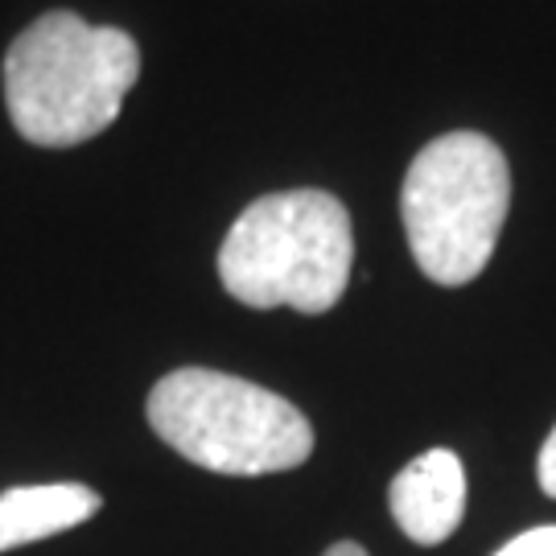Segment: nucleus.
<instances>
[{
    "mask_svg": "<svg viewBox=\"0 0 556 556\" xmlns=\"http://www.w3.org/2000/svg\"><path fill=\"white\" fill-rule=\"evenodd\" d=\"M536 478H540V491H544L548 498H556V429L548 433V441H544V450H540Z\"/></svg>",
    "mask_w": 556,
    "mask_h": 556,
    "instance_id": "6e6552de",
    "label": "nucleus"
},
{
    "mask_svg": "<svg viewBox=\"0 0 556 556\" xmlns=\"http://www.w3.org/2000/svg\"><path fill=\"white\" fill-rule=\"evenodd\" d=\"M388 507L400 532L433 548L457 532L466 516V470L454 450H429L413 457L388 486Z\"/></svg>",
    "mask_w": 556,
    "mask_h": 556,
    "instance_id": "39448f33",
    "label": "nucleus"
},
{
    "mask_svg": "<svg viewBox=\"0 0 556 556\" xmlns=\"http://www.w3.org/2000/svg\"><path fill=\"white\" fill-rule=\"evenodd\" d=\"M355 260L346 206L326 190H285L256 199L223 239L219 280L252 309L289 305L298 314L334 309Z\"/></svg>",
    "mask_w": 556,
    "mask_h": 556,
    "instance_id": "f03ea898",
    "label": "nucleus"
},
{
    "mask_svg": "<svg viewBox=\"0 0 556 556\" xmlns=\"http://www.w3.org/2000/svg\"><path fill=\"white\" fill-rule=\"evenodd\" d=\"M495 556H556V523H544V528H532L516 536L511 544H503Z\"/></svg>",
    "mask_w": 556,
    "mask_h": 556,
    "instance_id": "0eeeda50",
    "label": "nucleus"
},
{
    "mask_svg": "<svg viewBox=\"0 0 556 556\" xmlns=\"http://www.w3.org/2000/svg\"><path fill=\"white\" fill-rule=\"evenodd\" d=\"M326 556H367V553H363L358 544H351V540H342V544H330V548H326Z\"/></svg>",
    "mask_w": 556,
    "mask_h": 556,
    "instance_id": "1a4fd4ad",
    "label": "nucleus"
},
{
    "mask_svg": "<svg viewBox=\"0 0 556 556\" xmlns=\"http://www.w3.org/2000/svg\"><path fill=\"white\" fill-rule=\"evenodd\" d=\"M137 79L140 46L124 29L54 9L9 46L4 108L29 144L71 149L116 124Z\"/></svg>",
    "mask_w": 556,
    "mask_h": 556,
    "instance_id": "f257e3e1",
    "label": "nucleus"
},
{
    "mask_svg": "<svg viewBox=\"0 0 556 556\" xmlns=\"http://www.w3.org/2000/svg\"><path fill=\"white\" fill-rule=\"evenodd\" d=\"M511 211V169L491 137L450 132L420 149L400 194L404 236L420 273L438 285H470L491 264Z\"/></svg>",
    "mask_w": 556,
    "mask_h": 556,
    "instance_id": "20e7f679",
    "label": "nucleus"
},
{
    "mask_svg": "<svg viewBox=\"0 0 556 556\" xmlns=\"http://www.w3.org/2000/svg\"><path fill=\"white\" fill-rule=\"evenodd\" d=\"M144 413L169 450L215 475H277L314 454V425L301 408L211 367L169 371L149 392Z\"/></svg>",
    "mask_w": 556,
    "mask_h": 556,
    "instance_id": "7ed1b4c3",
    "label": "nucleus"
},
{
    "mask_svg": "<svg viewBox=\"0 0 556 556\" xmlns=\"http://www.w3.org/2000/svg\"><path fill=\"white\" fill-rule=\"evenodd\" d=\"M103 507V498L83 482L50 486H9L0 495V553L34 544V540L71 532Z\"/></svg>",
    "mask_w": 556,
    "mask_h": 556,
    "instance_id": "423d86ee",
    "label": "nucleus"
}]
</instances>
